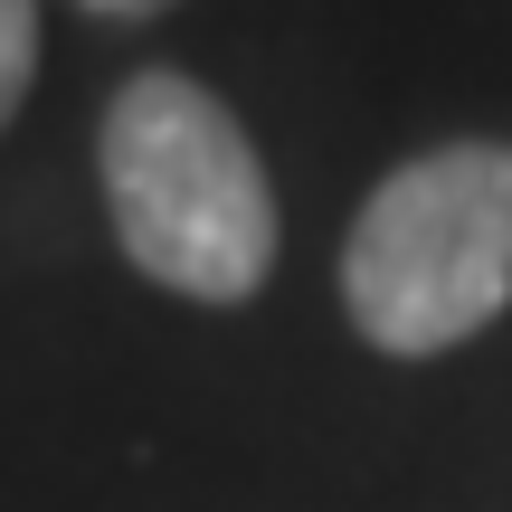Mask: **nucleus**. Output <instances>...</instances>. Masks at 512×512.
Here are the masks:
<instances>
[{"label": "nucleus", "mask_w": 512, "mask_h": 512, "mask_svg": "<svg viewBox=\"0 0 512 512\" xmlns=\"http://www.w3.org/2000/svg\"><path fill=\"white\" fill-rule=\"evenodd\" d=\"M105 209L124 256L162 294L190 304H247L275 275V190L238 133V114L181 67H143L114 86L105 133Z\"/></svg>", "instance_id": "f257e3e1"}, {"label": "nucleus", "mask_w": 512, "mask_h": 512, "mask_svg": "<svg viewBox=\"0 0 512 512\" xmlns=\"http://www.w3.org/2000/svg\"><path fill=\"white\" fill-rule=\"evenodd\" d=\"M351 332L389 361H437L512 304V143H437L361 200L342 247Z\"/></svg>", "instance_id": "f03ea898"}, {"label": "nucleus", "mask_w": 512, "mask_h": 512, "mask_svg": "<svg viewBox=\"0 0 512 512\" xmlns=\"http://www.w3.org/2000/svg\"><path fill=\"white\" fill-rule=\"evenodd\" d=\"M29 76H38V0H0V133L29 105Z\"/></svg>", "instance_id": "7ed1b4c3"}]
</instances>
